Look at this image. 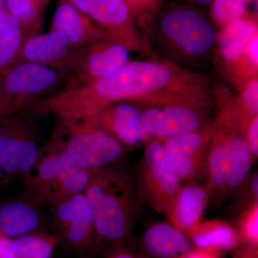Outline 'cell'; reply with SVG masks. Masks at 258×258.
<instances>
[{
    "label": "cell",
    "mask_w": 258,
    "mask_h": 258,
    "mask_svg": "<svg viewBox=\"0 0 258 258\" xmlns=\"http://www.w3.org/2000/svg\"><path fill=\"white\" fill-rule=\"evenodd\" d=\"M75 96L88 108L120 101L142 106L180 103L205 109L212 105L205 76L164 60L129 62L108 79L79 85Z\"/></svg>",
    "instance_id": "6da1fadb"
},
{
    "label": "cell",
    "mask_w": 258,
    "mask_h": 258,
    "mask_svg": "<svg viewBox=\"0 0 258 258\" xmlns=\"http://www.w3.org/2000/svg\"><path fill=\"white\" fill-rule=\"evenodd\" d=\"M83 194L93 212L94 249L128 244L142 206L135 176L116 164L91 169Z\"/></svg>",
    "instance_id": "7a4b0ae2"
},
{
    "label": "cell",
    "mask_w": 258,
    "mask_h": 258,
    "mask_svg": "<svg viewBox=\"0 0 258 258\" xmlns=\"http://www.w3.org/2000/svg\"><path fill=\"white\" fill-rule=\"evenodd\" d=\"M140 30L155 39L167 62H198L210 56L217 37L215 25L193 5H161L141 24Z\"/></svg>",
    "instance_id": "3957f363"
},
{
    "label": "cell",
    "mask_w": 258,
    "mask_h": 258,
    "mask_svg": "<svg viewBox=\"0 0 258 258\" xmlns=\"http://www.w3.org/2000/svg\"><path fill=\"white\" fill-rule=\"evenodd\" d=\"M89 169L51 141L40 149L35 165L24 178L25 195L37 207L55 209L75 195L84 192Z\"/></svg>",
    "instance_id": "277c9868"
},
{
    "label": "cell",
    "mask_w": 258,
    "mask_h": 258,
    "mask_svg": "<svg viewBox=\"0 0 258 258\" xmlns=\"http://www.w3.org/2000/svg\"><path fill=\"white\" fill-rule=\"evenodd\" d=\"M50 141L87 169L115 164L126 148L91 118L82 115H54Z\"/></svg>",
    "instance_id": "5b68a950"
},
{
    "label": "cell",
    "mask_w": 258,
    "mask_h": 258,
    "mask_svg": "<svg viewBox=\"0 0 258 258\" xmlns=\"http://www.w3.org/2000/svg\"><path fill=\"white\" fill-rule=\"evenodd\" d=\"M66 77L59 70L19 62L0 74V117L28 111L42 98L56 92Z\"/></svg>",
    "instance_id": "8992f818"
},
{
    "label": "cell",
    "mask_w": 258,
    "mask_h": 258,
    "mask_svg": "<svg viewBox=\"0 0 258 258\" xmlns=\"http://www.w3.org/2000/svg\"><path fill=\"white\" fill-rule=\"evenodd\" d=\"M134 176L141 203L168 218L182 181L166 157L162 141L147 142Z\"/></svg>",
    "instance_id": "52a82bcc"
},
{
    "label": "cell",
    "mask_w": 258,
    "mask_h": 258,
    "mask_svg": "<svg viewBox=\"0 0 258 258\" xmlns=\"http://www.w3.org/2000/svg\"><path fill=\"white\" fill-rule=\"evenodd\" d=\"M130 52L113 40L74 49L62 72L68 82L88 83L108 79L130 62Z\"/></svg>",
    "instance_id": "ba28073f"
},
{
    "label": "cell",
    "mask_w": 258,
    "mask_h": 258,
    "mask_svg": "<svg viewBox=\"0 0 258 258\" xmlns=\"http://www.w3.org/2000/svg\"><path fill=\"white\" fill-rule=\"evenodd\" d=\"M40 153L36 132L25 117H0V164L4 174L23 181Z\"/></svg>",
    "instance_id": "9c48e42d"
},
{
    "label": "cell",
    "mask_w": 258,
    "mask_h": 258,
    "mask_svg": "<svg viewBox=\"0 0 258 258\" xmlns=\"http://www.w3.org/2000/svg\"><path fill=\"white\" fill-rule=\"evenodd\" d=\"M142 110V126L147 142L196 132L212 124L204 108L169 103L147 105Z\"/></svg>",
    "instance_id": "30bf717a"
},
{
    "label": "cell",
    "mask_w": 258,
    "mask_h": 258,
    "mask_svg": "<svg viewBox=\"0 0 258 258\" xmlns=\"http://www.w3.org/2000/svg\"><path fill=\"white\" fill-rule=\"evenodd\" d=\"M110 35L131 51L141 50L144 37L123 0H70Z\"/></svg>",
    "instance_id": "8fae6325"
},
{
    "label": "cell",
    "mask_w": 258,
    "mask_h": 258,
    "mask_svg": "<svg viewBox=\"0 0 258 258\" xmlns=\"http://www.w3.org/2000/svg\"><path fill=\"white\" fill-rule=\"evenodd\" d=\"M214 122L196 132L162 141L166 157L182 183H200L205 177Z\"/></svg>",
    "instance_id": "7c38bea8"
},
{
    "label": "cell",
    "mask_w": 258,
    "mask_h": 258,
    "mask_svg": "<svg viewBox=\"0 0 258 258\" xmlns=\"http://www.w3.org/2000/svg\"><path fill=\"white\" fill-rule=\"evenodd\" d=\"M53 210L56 225L68 245L80 251L94 249V220L84 194L75 195Z\"/></svg>",
    "instance_id": "4fadbf2b"
},
{
    "label": "cell",
    "mask_w": 258,
    "mask_h": 258,
    "mask_svg": "<svg viewBox=\"0 0 258 258\" xmlns=\"http://www.w3.org/2000/svg\"><path fill=\"white\" fill-rule=\"evenodd\" d=\"M81 115L91 118L125 148L147 142L142 130V109L137 103L116 102Z\"/></svg>",
    "instance_id": "5bb4252c"
},
{
    "label": "cell",
    "mask_w": 258,
    "mask_h": 258,
    "mask_svg": "<svg viewBox=\"0 0 258 258\" xmlns=\"http://www.w3.org/2000/svg\"><path fill=\"white\" fill-rule=\"evenodd\" d=\"M50 30L62 33L74 49L113 40L103 28L70 0H60L57 5Z\"/></svg>",
    "instance_id": "9a60e30c"
},
{
    "label": "cell",
    "mask_w": 258,
    "mask_h": 258,
    "mask_svg": "<svg viewBox=\"0 0 258 258\" xmlns=\"http://www.w3.org/2000/svg\"><path fill=\"white\" fill-rule=\"evenodd\" d=\"M213 134L207 159L205 187L209 204L213 206L223 204L224 189L228 172L230 141L234 127L215 120Z\"/></svg>",
    "instance_id": "2e32d148"
},
{
    "label": "cell",
    "mask_w": 258,
    "mask_h": 258,
    "mask_svg": "<svg viewBox=\"0 0 258 258\" xmlns=\"http://www.w3.org/2000/svg\"><path fill=\"white\" fill-rule=\"evenodd\" d=\"M144 258H181L192 250V242L169 221L157 222L147 228L139 241Z\"/></svg>",
    "instance_id": "e0dca14e"
},
{
    "label": "cell",
    "mask_w": 258,
    "mask_h": 258,
    "mask_svg": "<svg viewBox=\"0 0 258 258\" xmlns=\"http://www.w3.org/2000/svg\"><path fill=\"white\" fill-rule=\"evenodd\" d=\"M74 48L60 32L50 30L32 35L24 43L20 62H28L59 70L62 72Z\"/></svg>",
    "instance_id": "ac0fdd59"
},
{
    "label": "cell",
    "mask_w": 258,
    "mask_h": 258,
    "mask_svg": "<svg viewBox=\"0 0 258 258\" xmlns=\"http://www.w3.org/2000/svg\"><path fill=\"white\" fill-rule=\"evenodd\" d=\"M209 205L205 186L198 182H183L173 204L168 221L185 235L203 222Z\"/></svg>",
    "instance_id": "d6986e66"
},
{
    "label": "cell",
    "mask_w": 258,
    "mask_h": 258,
    "mask_svg": "<svg viewBox=\"0 0 258 258\" xmlns=\"http://www.w3.org/2000/svg\"><path fill=\"white\" fill-rule=\"evenodd\" d=\"M255 158L249 149L245 134L237 128L231 131L228 172L224 189L223 203L242 187L251 174Z\"/></svg>",
    "instance_id": "ffe728a7"
},
{
    "label": "cell",
    "mask_w": 258,
    "mask_h": 258,
    "mask_svg": "<svg viewBox=\"0 0 258 258\" xmlns=\"http://www.w3.org/2000/svg\"><path fill=\"white\" fill-rule=\"evenodd\" d=\"M195 248L223 252L232 251L241 244L233 226L215 219L202 222L186 235Z\"/></svg>",
    "instance_id": "44dd1931"
},
{
    "label": "cell",
    "mask_w": 258,
    "mask_h": 258,
    "mask_svg": "<svg viewBox=\"0 0 258 258\" xmlns=\"http://www.w3.org/2000/svg\"><path fill=\"white\" fill-rule=\"evenodd\" d=\"M257 33V23L247 13L227 24L219 35L222 58L230 64L242 62L247 44Z\"/></svg>",
    "instance_id": "7402d4cb"
},
{
    "label": "cell",
    "mask_w": 258,
    "mask_h": 258,
    "mask_svg": "<svg viewBox=\"0 0 258 258\" xmlns=\"http://www.w3.org/2000/svg\"><path fill=\"white\" fill-rule=\"evenodd\" d=\"M38 207L28 200H13L0 208V231L9 237H18L37 230L41 225Z\"/></svg>",
    "instance_id": "603a6c76"
},
{
    "label": "cell",
    "mask_w": 258,
    "mask_h": 258,
    "mask_svg": "<svg viewBox=\"0 0 258 258\" xmlns=\"http://www.w3.org/2000/svg\"><path fill=\"white\" fill-rule=\"evenodd\" d=\"M28 33L8 12L0 13V74L18 63Z\"/></svg>",
    "instance_id": "cb8c5ba5"
},
{
    "label": "cell",
    "mask_w": 258,
    "mask_h": 258,
    "mask_svg": "<svg viewBox=\"0 0 258 258\" xmlns=\"http://www.w3.org/2000/svg\"><path fill=\"white\" fill-rule=\"evenodd\" d=\"M58 237L43 232H33L16 237L13 247L18 258H52Z\"/></svg>",
    "instance_id": "d4e9b609"
},
{
    "label": "cell",
    "mask_w": 258,
    "mask_h": 258,
    "mask_svg": "<svg viewBox=\"0 0 258 258\" xmlns=\"http://www.w3.org/2000/svg\"><path fill=\"white\" fill-rule=\"evenodd\" d=\"M5 5L7 12L18 19L28 36L34 35L45 5L40 0H5Z\"/></svg>",
    "instance_id": "484cf974"
},
{
    "label": "cell",
    "mask_w": 258,
    "mask_h": 258,
    "mask_svg": "<svg viewBox=\"0 0 258 258\" xmlns=\"http://www.w3.org/2000/svg\"><path fill=\"white\" fill-rule=\"evenodd\" d=\"M247 0H214L210 16L212 24L223 28L232 20L247 14Z\"/></svg>",
    "instance_id": "4316f807"
},
{
    "label": "cell",
    "mask_w": 258,
    "mask_h": 258,
    "mask_svg": "<svg viewBox=\"0 0 258 258\" xmlns=\"http://www.w3.org/2000/svg\"><path fill=\"white\" fill-rule=\"evenodd\" d=\"M241 244L258 247V203L237 215L234 226Z\"/></svg>",
    "instance_id": "83f0119b"
},
{
    "label": "cell",
    "mask_w": 258,
    "mask_h": 258,
    "mask_svg": "<svg viewBox=\"0 0 258 258\" xmlns=\"http://www.w3.org/2000/svg\"><path fill=\"white\" fill-rule=\"evenodd\" d=\"M232 200L229 209L230 213L235 216L251 205L258 203L257 171L250 174L242 187L237 191Z\"/></svg>",
    "instance_id": "f1b7e54d"
},
{
    "label": "cell",
    "mask_w": 258,
    "mask_h": 258,
    "mask_svg": "<svg viewBox=\"0 0 258 258\" xmlns=\"http://www.w3.org/2000/svg\"><path fill=\"white\" fill-rule=\"evenodd\" d=\"M239 111L249 121L257 116L258 83L257 79L252 80L244 88L242 98L236 103Z\"/></svg>",
    "instance_id": "f546056e"
},
{
    "label": "cell",
    "mask_w": 258,
    "mask_h": 258,
    "mask_svg": "<svg viewBox=\"0 0 258 258\" xmlns=\"http://www.w3.org/2000/svg\"><path fill=\"white\" fill-rule=\"evenodd\" d=\"M165 0H123L140 28L141 24L164 4Z\"/></svg>",
    "instance_id": "4dcf8cb0"
},
{
    "label": "cell",
    "mask_w": 258,
    "mask_h": 258,
    "mask_svg": "<svg viewBox=\"0 0 258 258\" xmlns=\"http://www.w3.org/2000/svg\"><path fill=\"white\" fill-rule=\"evenodd\" d=\"M96 249L103 258H144L129 247L128 244L102 245Z\"/></svg>",
    "instance_id": "1f68e13d"
},
{
    "label": "cell",
    "mask_w": 258,
    "mask_h": 258,
    "mask_svg": "<svg viewBox=\"0 0 258 258\" xmlns=\"http://www.w3.org/2000/svg\"><path fill=\"white\" fill-rule=\"evenodd\" d=\"M246 141L255 159L258 157V118L254 117L245 134Z\"/></svg>",
    "instance_id": "d6a6232c"
},
{
    "label": "cell",
    "mask_w": 258,
    "mask_h": 258,
    "mask_svg": "<svg viewBox=\"0 0 258 258\" xmlns=\"http://www.w3.org/2000/svg\"><path fill=\"white\" fill-rule=\"evenodd\" d=\"M232 251V258H258V247L240 244Z\"/></svg>",
    "instance_id": "836d02e7"
},
{
    "label": "cell",
    "mask_w": 258,
    "mask_h": 258,
    "mask_svg": "<svg viewBox=\"0 0 258 258\" xmlns=\"http://www.w3.org/2000/svg\"><path fill=\"white\" fill-rule=\"evenodd\" d=\"M258 35L255 34L249 40L247 46L246 47L244 56L247 60L250 62L254 67L257 68L258 64Z\"/></svg>",
    "instance_id": "e575fe53"
},
{
    "label": "cell",
    "mask_w": 258,
    "mask_h": 258,
    "mask_svg": "<svg viewBox=\"0 0 258 258\" xmlns=\"http://www.w3.org/2000/svg\"><path fill=\"white\" fill-rule=\"evenodd\" d=\"M222 252L194 248L181 258H222Z\"/></svg>",
    "instance_id": "d590c367"
},
{
    "label": "cell",
    "mask_w": 258,
    "mask_h": 258,
    "mask_svg": "<svg viewBox=\"0 0 258 258\" xmlns=\"http://www.w3.org/2000/svg\"><path fill=\"white\" fill-rule=\"evenodd\" d=\"M0 258H18L13 247V240L8 237L0 239Z\"/></svg>",
    "instance_id": "8d00e7d4"
},
{
    "label": "cell",
    "mask_w": 258,
    "mask_h": 258,
    "mask_svg": "<svg viewBox=\"0 0 258 258\" xmlns=\"http://www.w3.org/2000/svg\"><path fill=\"white\" fill-rule=\"evenodd\" d=\"M195 4L202 5V6H207V5H211L214 0H191Z\"/></svg>",
    "instance_id": "74e56055"
},
{
    "label": "cell",
    "mask_w": 258,
    "mask_h": 258,
    "mask_svg": "<svg viewBox=\"0 0 258 258\" xmlns=\"http://www.w3.org/2000/svg\"><path fill=\"white\" fill-rule=\"evenodd\" d=\"M6 5H5V0H0V13L3 12H6Z\"/></svg>",
    "instance_id": "f35d334b"
},
{
    "label": "cell",
    "mask_w": 258,
    "mask_h": 258,
    "mask_svg": "<svg viewBox=\"0 0 258 258\" xmlns=\"http://www.w3.org/2000/svg\"><path fill=\"white\" fill-rule=\"evenodd\" d=\"M3 168H2L1 164H0V181H1L2 178H3Z\"/></svg>",
    "instance_id": "ab89813d"
},
{
    "label": "cell",
    "mask_w": 258,
    "mask_h": 258,
    "mask_svg": "<svg viewBox=\"0 0 258 258\" xmlns=\"http://www.w3.org/2000/svg\"><path fill=\"white\" fill-rule=\"evenodd\" d=\"M250 1H252V0H247V2H248V3H249V2H250Z\"/></svg>",
    "instance_id": "60d3db41"
},
{
    "label": "cell",
    "mask_w": 258,
    "mask_h": 258,
    "mask_svg": "<svg viewBox=\"0 0 258 258\" xmlns=\"http://www.w3.org/2000/svg\"><path fill=\"white\" fill-rule=\"evenodd\" d=\"M1 238H2V237H1V235H0V239H1Z\"/></svg>",
    "instance_id": "b9f144b4"
}]
</instances>
